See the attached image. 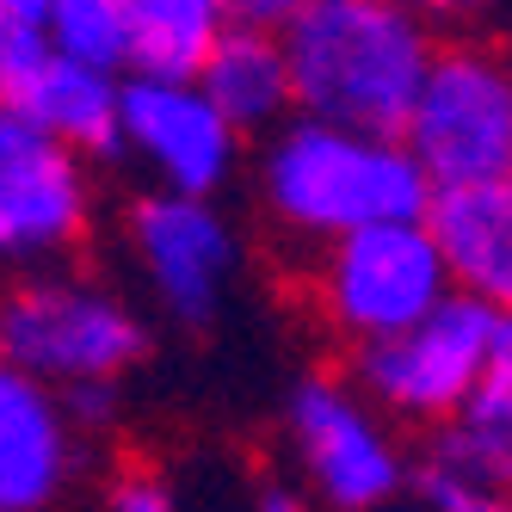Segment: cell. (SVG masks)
I'll use <instances>...</instances> for the list:
<instances>
[{
  "label": "cell",
  "mask_w": 512,
  "mask_h": 512,
  "mask_svg": "<svg viewBox=\"0 0 512 512\" xmlns=\"http://www.w3.org/2000/svg\"><path fill=\"white\" fill-rule=\"evenodd\" d=\"M457 297L432 223H377L309 260V315L346 358L420 327Z\"/></svg>",
  "instance_id": "5"
},
{
  "label": "cell",
  "mask_w": 512,
  "mask_h": 512,
  "mask_svg": "<svg viewBox=\"0 0 512 512\" xmlns=\"http://www.w3.org/2000/svg\"><path fill=\"white\" fill-rule=\"evenodd\" d=\"M124 7V75H198L229 38V0H118Z\"/></svg>",
  "instance_id": "15"
},
{
  "label": "cell",
  "mask_w": 512,
  "mask_h": 512,
  "mask_svg": "<svg viewBox=\"0 0 512 512\" xmlns=\"http://www.w3.org/2000/svg\"><path fill=\"white\" fill-rule=\"evenodd\" d=\"M124 81L118 68L81 62L68 50H44L31 56L19 75L0 81L7 112L25 118L31 130H44L68 149H81L87 161H118V124H124Z\"/></svg>",
  "instance_id": "12"
},
{
  "label": "cell",
  "mask_w": 512,
  "mask_h": 512,
  "mask_svg": "<svg viewBox=\"0 0 512 512\" xmlns=\"http://www.w3.org/2000/svg\"><path fill=\"white\" fill-rule=\"evenodd\" d=\"M198 81L216 99V112H223L247 142H266L272 130H284L297 118V81H290V56H284L278 31L229 25V38L198 68Z\"/></svg>",
  "instance_id": "14"
},
{
  "label": "cell",
  "mask_w": 512,
  "mask_h": 512,
  "mask_svg": "<svg viewBox=\"0 0 512 512\" xmlns=\"http://www.w3.org/2000/svg\"><path fill=\"white\" fill-rule=\"evenodd\" d=\"M408 13H420L432 31H475L482 19H494L506 0H401Z\"/></svg>",
  "instance_id": "20"
},
{
  "label": "cell",
  "mask_w": 512,
  "mask_h": 512,
  "mask_svg": "<svg viewBox=\"0 0 512 512\" xmlns=\"http://www.w3.org/2000/svg\"><path fill=\"white\" fill-rule=\"evenodd\" d=\"M506 50H512V25H506Z\"/></svg>",
  "instance_id": "27"
},
{
  "label": "cell",
  "mask_w": 512,
  "mask_h": 512,
  "mask_svg": "<svg viewBox=\"0 0 512 512\" xmlns=\"http://www.w3.org/2000/svg\"><path fill=\"white\" fill-rule=\"evenodd\" d=\"M50 44L124 75V7L118 0H56L50 7Z\"/></svg>",
  "instance_id": "17"
},
{
  "label": "cell",
  "mask_w": 512,
  "mask_h": 512,
  "mask_svg": "<svg viewBox=\"0 0 512 512\" xmlns=\"http://www.w3.org/2000/svg\"><path fill=\"white\" fill-rule=\"evenodd\" d=\"M0 364H7V290H0Z\"/></svg>",
  "instance_id": "24"
},
{
  "label": "cell",
  "mask_w": 512,
  "mask_h": 512,
  "mask_svg": "<svg viewBox=\"0 0 512 512\" xmlns=\"http://www.w3.org/2000/svg\"><path fill=\"white\" fill-rule=\"evenodd\" d=\"M118 247L142 290V309H155L167 327L204 334L235 297L241 229L223 198L136 192L118 216Z\"/></svg>",
  "instance_id": "6"
},
{
  "label": "cell",
  "mask_w": 512,
  "mask_h": 512,
  "mask_svg": "<svg viewBox=\"0 0 512 512\" xmlns=\"http://www.w3.org/2000/svg\"><path fill=\"white\" fill-rule=\"evenodd\" d=\"M253 198H260L266 229L315 260L321 247L346 235L426 216L432 179L420 173L401 136L290 118L253 155Z\"/></svg>",
  "instance_id": "1"
},
{
  "label": "cell",
  "mask_w": 512,
  "mask_h": 512,
  "mask_svg": "<svg viewBox=\"0 0 512 512\" xmlns=\"http://www.w3.org/2000/svg\"><path fill=\"white\" fill-rule=\"evenodd\" d=\"M118 161L142 173V192L223 198L241 179L247 136L216 112L198 75H130Z\"/></svg>",
  "instance_id": "10"
},
{
  "label": "cell",
  "mask_w": 512,
  "mask_h": 512,
  "mask_svg": "<svg viewBox=\"0 0 512 512\" xmlns=\"http://www.w3.org/2000/svg\"><path fill=\"white\" fill-rule=\"evenodd\" d=\"M0 118H7V93H0Z\"/></svg>",
  "instance_id": "26"
},
{
  "label": "cell",
  "mask_w": 512,
  "mask_h": 512,
  "mask_svg": "<svg viewBox=\"0 0 512 512\" xmlns=\"http://www.w3.org/2000/svg\"><path fill=\"white\" fill-rule=\"evenodd\" d=\"M50 7H56V0H0V25H31V31H50Z\"/></svg>",
  "instance_id": "22"
},
{
  "label": "cell",
  "mask_w": 512,
  "mask_h": 512,
  "mask_svg": "<svg viewBox=\"0 0 512 512\" xmlns=\"http://www.w3.org/2000/svg\"><path fill=\"white\" fill-rule=\"evenodd\" d=\"M290 488L315 512H383L414 494L420 457L352 371H303L278 408Z\"/></svg>",
  "instance_id": "4"
},
{
  "label": "cell",
  "mask_w": 512,
  "mask_h": 512,
  "mask_svg": "<svg viewBox=\"0 0 512 512\" xmlns=\"http://www.w3.org/2000/svg\"><path fill=\"white\" fill-rule=\"evenodd\" d=\"M426 457L451 463L463 475H482V482L512 494V321H500L494 358H488V377L475 389V401L432 438Z\"/></svg>",
  "instance_id": "16"
},
{
  "label": "cell",
  "mask_w": 512,
  "mask_h": 512,
  "mask_svg": "<svg viewBox=\"0 0 512 512\" xmlns=\"http://www.w3.org/2000/svg\"><path fill=\"white\" fill-rule=\"evenodd\" d=\"M155 352V321L124 284L56 266L7 284V364L56 395L124 389Z\"/></svg>",
  "instance_id": "3"
},
{
  "label": "cell",
  "mask_w": 512,
  "mask_h": 512,
  "mask_svg": "<svg viewBox=\"0 0 512 512\" xmlns=\"http://www.w3.org/2000/svg\"><path fill=\"white\" fill-rule=\"evenodd\" d=\"M401 142L432 179V192L512 179V50L482 38L445 44Z\"/></svg>",
  "instance_id": "7"
},
{
  "label": "cell",
  "mask_w": 512,
  "mask_h": 512,
  "mask_svg": "<svg viewBox=\"0 0 512 512\" xmlns=\"http://www.w3.org/2000/svg\"><path fill=\"white\" fill-rule=\"evenodd\" d=\"M383 512H426V506H420V500L408 494V500H395V506H383Z\"/></svg>",
  "instance_id": "25"
},
{
  "label": "cell",
  "mask_w": 512,
  "mask_h": 512,
  "mask_svg": "<svg viewBox=\"0 0 512 512\" xmlns=\"http://www.w3.org/2000/svg\"><path fill=\"white\" fill-rule=\"evenodd\" d=\"M494 334H500V315L451 297L445 309H432L420 327L395 334L371 352H352L346 371L358 377V389L377 401V408L401 426V432H445L488 377V358H494Z\"/></svg>",
  "instance_id": "9"
},
{
  "label": "cell",
  "mask_w": 512,
  "mask_h": 512,
  "mask_svg": "<svg viewBox=\"0 0 512 512\" xmlns=\"http://www.w3.org/2000/svg\"><path fill=\"white\" fill-rule=\"evenodd\" d=\"M253 512H315V506H309V500H303L297 488H266V494H260V506H253Z\"/></svg>",
  "instance_id": "23"
},
{
  "label": "cell",
  "mask_w": 512,
  "mask_h": 512,
  "mask_svg": "<svg viewBox=\"0 0 512 512\" xmlns=\"http://www.w3.org/2000/svg\"><path fill=\"white\" fill-rule=\"evenodd\" d=\"M303 7H309V0H229L235 25H260V31H284Z\"/></svg>",
  "instance_id": "21"
},
{
  "label": "cell",
  "mask_w": 512,
  "mask_h": 512,
  "mask_svg": "<svg viewBox=\"0 0 512 512\" xmlns=\"http://www.w3.org/2000/svg\"><path fill=\"white\" fill-rule=\"evenodd\" d=\"M87 432L68 401L0 364V512H56L81 482Z\"/></svg>",
  "instance_id": "11"
},
{
  "label": "cell",
  "mask_w": 512,
  "mask_h": 512,
  "mask_svg": "<svg viewBox=\"0 0 512 512\" xmlns=\"http://www.w3.org/2000/svg\"><path fill=\"white\" fill-rule=\"evenodd\" d=\"M414 500L426 512H512V494L482 482V475H463L438 457H420V475H414Z\"/></svg>",
  "instance_id": "18"
},
{
  "label": "cell",
  "mask_w": 512,
  "mask_h": 512,
  "mask_svg": "<svg viewBox=\"0 0 512 512\" xmlns=\"http://www.w3.org/2000/svg\"><path fill=\"white\" fill-rule=\"evenodd\" d=\"M297 118L401 136L438 62V31L401 0H309L284 31Z\"/></svg>",
  "instance_id": "2"
},
{
  "label": "cell",
  "mask_w": 512,
  "mask_h": 512,
  "mask_svg": "<svg viewBox=\"0 0 512 512\" xmlns=\"http://www.w3.org/2000/svg\"><path fill=\"white\" fill-rule=\"evenodd\" d=\"M99 161L31 130L25 118H0V278H38L75 266V253L99 229Z\"/></svg>",
  "instance_id": "8"
},
{
  "label": "cell",
  "mask_w": 512,
  "mask_h": 512,
  "mask_svg": "<svg viewBox=\"0 0 512 512\" xmlns=\"http://www.w3.org/2000/svg\"><path fill=\"white\" fill-rule=\"evenodd\" d=\"M99 512H186V500H179L173 475L161 463H124L112 482H105Z\"/></svg>",
  "instance_id": "19"
},
{
  "label": "cell",
  "mask_w": 512,
  "mask_h": 512,
  "mask_svg": "<svg viewBox=\"0 0 512 512\" xmlns=\"http://www.w3.org/2000/svg\"><path fill=\"white\" fill-rule=\"evenodd\" d=\"M426 223L445 247L457 297L512 321V179L469 192H432Z\"/></svg>",
  "instance_id": "13"
}]
</instances>
